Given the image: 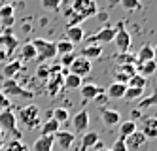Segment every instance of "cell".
I'll use <instances>...</instances> for the list:
<instances>
[{"label": "cell", "instance_id": "15", "mask_svg": "<svg viewBox=\"0 0 157 151\" xmlns=\"http://www.w3.org/2000/svg\"><path fill=\"white\" fill-rule=\"evenodd\" d=\"M82 91V98H83V102H87V100H95L98 95H102V87H97L95 83H82V87H80Z\"/></svg>", "mask_w": 157, "mask_h": 151}, {"label": "cell", "instance_id": "5", "mask_svg": "<svg viewBox=\"0 0 157 151\" xmlns=\"http://www.w3.org/2000/svg\"><path fill=\"white\" fill-rule=\"evenodd\" d=\"M114 43L119 53H127L131 49V34L129 30H125V23L119 21L116 27V36H114Z\"/></svg>", "mask_w": 157, "mask_h": 151}, {"label": "cell", "instance_id": "48", "mask_svg": "<svg viewBox=\"0 0 157 151\" xmlns=\"http://www.w3.org/2000/svg\"><path fill=\"white\" fill-rule=\"evenodd\" d=\"M153 61L157 62V45H155V47H153Z\"/></svg>", "mask_w": 157, "mask_h": 151}, {"label": "cell", "instance_id": "34", "mask_svg": "<svg viewBox=\"0 0 157 151\" xmlns=\"http://www.w3.org/2000/svg\"><path fill=\"white\" fill-rule=\"evenodd\" d=\"M142 95H144V89L127 87V89H125V95H123V98H127V100H136V98H142Z\"/></svg>", "mask_w": 157, "mask_h": 151}, {"label": "cell", "instance_id": "38", "mask_svg": "<svg viewBox=\"0 0 157 151\" xmlns=\"http://www.w3.org/2000/svg\"><path fill=\"white\" fill-rule=\"evenodd\" d=\"M6 151H30L25 144H21V140H12L6 145Z\"/></svg>", "mask_w": 157, "mask_h": 151}, {"label": "cell", "instance_id": "18", "mask_svg": "<svg viewBox=\"0 0 157 151\" xmlns=\"http://www.w3.org/2000/svg\"><path fill=\"white\" fill-rule=\"evenodd\" d=\"M82 77L80 76H76V74H70V72H66L63 76V87L66 91H74V89H80L82 87Z\"/></svg>", "mask_w": 157, "mask_h": 151}, {"label": "cell", "instance_id": "39", "mask_svg": "<svg viewBox=\"0 0 157 151\" xmlns=\"http://www.w3.org/2000/svg\"><path fill=\"white\" fill-rule=\"evenodd\" d=\"M76 55L74 53H66V55H61V61H59V66H64V68H70V64L74 62Z\"/></svg>", "mask_w": 157, "mask_h": 151}, {"label": "cell", "instance_id": "14", "mask_svg": "<svg viewBox=\"0 0 157 151\" xmlns=\"http://www.w3.org/2000/svg\"><path fill=\"white\" fill-rule=\"evenodd\" d=\"M100 121L108 126H114V125H119L121 123V115L117 110H108V108H102L100 110Z\"/></svg>", "mask_w": 157, "mask_h": 151}, {"label": "cell", "instance_id": "40", "mask_svg": "<svg viewBox=\"0 0 157 151\" xmlns=\"http://www.w3.org/2000/svg\"><path fill=\"white\" fill-rule=\"evenodd\" d=\"M36 76H38L40 79H48V77L51 76V70H49V68H48L46 64H42V66L38 68V70H36Z\"/></svg>", "mask_w": 157, "mask_h": 151}, {"label": "cell", "instance_id": "47", "mask_svg": "<svg viewBox=\"0 0 157 151\" xmlns=\"http://www.w3.org/2000/svg\"><path fill=\"white\" fill-rule=\"evenodd\" d=\"M4 145H6V144H4V138H2V136H0V151H2V149H4Z\"/></svg>", "mask_w": 157, "mask_h": 151}, {"label": "cell", "instance_id": "33", "mask_svg": "<svg viewBox=\"0 0 157 151\" xmlns=\"http://www.w3.org/2000/svg\"><path fill=\"white\" fill-rule=\"evenodd\" d=\"M51 117L57 123H64V121H68V110L66 108H55V110H51Z\"/></svg>", "mask_w": 157, "mask_h": 151}, {"label": "cell", "instance_id": "31", "mask_svg": "<svg viewBox=\"0 0 157 151\" xmlns=\"http://www.w3.org/2000/svg\"><path fill=\"white\" fill-rule=\"evenodd\" d=\"M116 61H117V64H134V66H136V57H134L131 51H127V53H117L116 55Z\"/></svg>", "mask_w": 157, "mask_h": 151}, {"label": "cell", "instance_id": "11", "mask_svg": "<svg viewBox=\"0 0 157 151\" xmlns=\"http://www.w3.org/2000/svg\"><path fill=\"white\" fill-rule=\"evenodd\" d=\"M142 134L146 136V140H157V115L153 117H146L142 119Z\"/></svg>", "mask_w": 157, "mask_h": 151}, {"label": "cell", "instance_id": "30", "mask_svg": "<svg viewBox=\"0 0 157 151\" xmlns=\"http://www.w3.org/2000/svg\"><path fill=\"white\" fill-rule=\"evenodd\" d=\"M55 49L57 55H66V53H74V43H70L68 40H61L55 43Z\"/></svg>", "mask_w": 157, "mask_h": 151}, {"label": "cell", "instance_id": "19", "mask_svg": "<svg viewBox=\"0 0 157 151\" xmlns=\"http://www.w3.org/2000/svg\"><path fill=\"white\" fill-rule=\"evenodd\" d=\"M36 59V49H34V45H32L30 42H27V43H23L19 47V61H27V62H30V61H34Z\"/></svg>", "mask_w": 157, "mask_h": 151}, {"label": "cell", "instance_id": "3", "mask_svg": "<svg viewBox=\"0 0 157 151\" xmlns=\"http://www.w3.org/2000/svg\"><path fill=\"white\" fill-rule=\"evenodd\" d=\"M36 49V59L40 61H51L57 57V49H55V42H49L46 38H34L30 42Z\"/></svg>", "mask_w": 157, "mask_h": 151}, {"label": "cell", "instance_id": "8", "mask_svg": "<svg viewBox=\"0 0 157 151\" xmlns=\"http://www.w3.org/2000/svg\"><path fill=\"white\" fill-rule=\"evenodd\" d=\"M146 144H148V140H146V136L136 129L131 136L125 138V145H127V151H142L146 147Z\"/></svg>", "mask_w": 157, "mask_h": 151}, {"label": "cell", "instance_id": "29", "mask_svg": "<svg viewBox=\"0 0 157 151\" xmlns=\"http://www.w3.org/2000/svg\"><path fill=\"white\" fill-rule=\"evenodd\" d=\"M146 83H148V77H144L140 74H134L132 77H129L127 81V87H136V89H144Z\"/></svg>", "mask_w": 157, "mask_h": 151}, {"label": "cell", "instance_id": "16", "mask_svg": "<svg viewBox=\"0 0 157 151\" xmlns=\"http://www.w3.org/2000/svg\"><path fill=\"white\" fill-rule=\"evenodd\" d=\"M100 55H102V45L100 43H87V45H83L80 57H85L87 61H97Z\"/></svg>", "mask_w": 157, "mask_h": 151}, {"label": "cell", "instance_id": "21", "mask_svg": "<svg viewBox=\"0 0 157 151\" xmlns=\"http://www.w3.org/2000/svg\"><path fill=\"white\" fill-rule=\"evenodd\" d=\"M83 38H85V34L82 27H66V40L70 43H80L83 42Z\"/></svg>", "mask_w": 157, "mask_h": 151}, {"label": "cell", "instance_id": "22", "mask_svg": "<svg viewBox=\"0 0 157 151\" xmlns=\"http://www.w3.org/2000/svg\"><path fill=\"white\" fill-rule=\"evenodd\" d=\"M134 57H136V66H138V64H142V62L153 61V47H151L150 43H146V45H142L140 51L134 55Z\"/></svg>", "mask_w": 157, "mask_h": 151}, {"label": "cell", "instance_id": "20", "mask_svg": "<svg viewBox=\"0 0 157 151\" xmlns=\"http://www.w3.org/2000/svg\"><path fill=\"white\" fill-rule=\"evenodd\" d=\"M23 68V64H21V61L17 59V61H10L4 68H2V74H4V79H15V76H17V72Z\"/></svg>", "mask_w": 157, "mask_h": 151}, {"label": "cell", "instance_id": "27", "mask_svg": "<svg viewBox=\"0 0 157 151\" xmlns=\"http://www.w3.org/2000/svg\"><path fill=\"white\" fill-rule=\"evenodd\" d=\"M97 142H98V134H97V132H85L83 140H82V151L93 149Z\"/></svg>", "mask_w": 157, "mask_h": 151}, {"label": "cell", "instance_id": "28", "mask_svg": "<svg viewBox=\"0 0 157 151\" xmlns=\"http://www.w3.org/2000/svg\"><path fill=\"white\" fill-rule=\"evenodd\" d=\"M136 70H140V76H151L155 70H157V62L155 61H148V62H142L136 66Z\"/></svg>", "mask_w": 157, "mask_h": 151}, {"label": "cell", "instance_id": "44", "mask_svg": "<svg viewBox=\"0 0 157 151\" xmlns=\"http://www.w3.org/2000/svg\"><path fill=\"white\" fill-rule=\"evenodd\" d=\"M114 81H116V83H123V85H127L129 77H127L125 74H121V72H116V74H114Z\"/></svg>", "mask_w": 157, "mask_h": 151}, {"label": "cell", "instance_id": "37", "mask_svg": "<svg viewBox=\"0 0 157 151\" xmlns=\"http://www.w3.org/2000/svg\"><path fill=\"white\" fill-rule=\"evenodd\" d=\"M40 4L44 9H49V11H57L61 8V0H40Z\"/></svg>", "mask_w": 157, "mask_h": 151}, {"label": "cell", "instance_id": "6", "mask_svg": "<svg viewBox=\"0 0 157 151\" xmlns=\"http://www.w3.org/2000/svg\"><path fill=\"white\" fill-rule=\"evenodd\" d=\"M72 9L76 11L78 15H82L83 19L98 15V8H97L95 0H74V2H72Z\"/></svg>", "mask_w": 157, "mask_h": 151}, {"label": "cell", "instance_id": "4", "mask_svg": "<svg viewBox=\"0 0 157 151\" xmlns=\"http://www.w3.org/2000/svg\"><path fill=\"white\" fill-rule=\"evenodd\" d=\"M4 92L6 96H21V98H32L34 96V92L32 91H27V89H23L19 83H17V79H4L2 81V89H0Z\"/></svg>", "mask_w": 157, "mask_h": 151}, {"label": "cell", "instance_id": "26", "mask_svg": "<svg viewBox=\"0 0 157 151\" xmlns=\"http://www.w3.org/2000/svg\"><path fill=\"white\" fill-rule=\"evenodd\" d=\"M150 108H157V87L153 89V95H151V96L142 98V100L138 102V106H136V110H140V111L150 110Z\"/></svg>", "mask_w": 157, "mask_h": 151}, {"label": "cell", "instance_id": "42", "mask_svg": "<svg viewBox=\"0 0 157 151\" xmlns=\"http://www.w3.org/2000/svg\"><path fill=\"white\" fill-rule=\"evenodd\" d=\"M12 15H13V6H2L0 8V19L12 17Z\"/></svg>", "mask_w": 157, "mask_h": 151}, {"label": "cell", "instance_id": "43", "mask_svg": "<svg viewBox=\"0 0 157 151\" xmlns=\"http://www.w3.org/2000/svg\"><path fill=\"white\" fill-rule=\"evenodd\" d=\"M12 106V102H10V98L4 95L2 91H0V110H6V108H10Z\"/></svg>", "mask_w": 157, "mask_h": 151}, {"label": "cell", "instance_id": "51", "mask_svg": "<svg viewBox=\"0 0 157 151\" xmlns=\"http://www.w3.org/2000/svg\"><path fill=\"white\" fill-rule=\"evenodd\" d=\"M0 136H2V130H0Z\"/></svg>", "mask_w": 157, "mask_h": 151}, {"label": "cell", "instance_id": "17", "mask_svg": "<svg viewBox=\"0 0 157 151\" xmlns=\"http://www.w3.org/2000/svg\"><path fill=\"white\" fill-rule=\"evenodd\" d=\"M55 138L53 136H40L32 144V151H53Z\"/></svg>", "mask_w": 157, "mask_h": 151}, {"label": "cell", "instance_id": "49", "mask_svg": "<svg viewBox=\"0 0 157 151\" xmlns=\"http://www.w3.org/2000/svg\"><path fill=\"white\" fill-rule=\"evenodd\" d=\"M97 151H110V149H106V147H100V149H97Z\"/></svg>", "mask_w": 157, "mask_h": 151}, {"label": "cell", "instance_id": "13", "mask_svg": "<svg viewBox=\"0 0 157 151\" xmlns=\"http://www.w3.org/2000/svg\"><path fill=\"white\" fill-rule=\"evenodd\" d=\"M53 138H55V142H57V145L61 149H64V151L70 149L72 144H74V134L70 130H57L53 134Z\"/></svg>", "mask_w": 157, "mask_h": 151}, {"label": "cell", "instance_id": "23", "mask_svg": "<svg viewBox=\"0 0 157 151\" xmlns=\"http://www.w3.org/2000/svg\"><path fill=\"white\" fill-rule=\"evenodd\" d=\"M125 89L127 85H123V83H112L108 89H106V96L112 98V100H117V98H123V95H125Z\"/></svg>", "mask_w": 157, "mask_h": 151}, {"label": "cell", "instance_id": "2", "mask_svg": "<svg viewBox=\"0 0 157 151\" xmlns=\"http://www.w3.org/2000/svg\"><path fill=\"white\" fill-rule=\"evenodd\" d=\"M15 117H17L21 123H23L27 129H36V126L40 125V121H42V117H40V110H38L36 104H29V106H23V108L17 111Z\"/></svg>", "mask_w": 157, "mask_h": 151}, {"label": "cell", "instance_id": "46", "mask_svg": "<svg viewBox=\"0 0 157 151\" xmlns=\"http://www.w3.org/2000/svg\"><path fill=\"white\" fill-rule=\"evenodd\" d=\"M8 53H6V49H0V62H2V61H8Z\"/></svg>", "mask_w": 157, "mask_h": 151}, {"label": "cell", "instance_id": "36", "mask_svg": "<svg viewBox=\"0 0 157 151\" xmlns=\"http://www.w3.org/2000/svg\"><path fill=\"white\" fill-rule=\"evenodd\" d=\"M116 72L125 74L127 77H132L134 74H138V70H136V66H134V64H117V70Z\"/></svg>", "mask_w": 157, "mask_h": 151}, {"label": "cell", "instance_id": "24", "mask_svg": "<svg viewBox=\"0 0 157 151\" xmlns=\"http://www.w3.org/2000/svg\"><path fill=\"white\" fill-rule=\"evenodd\" d=\"M57 130H61V123H57L53 117H49L46 123L42 125V136H53Z\"/></svg>", "mask_w": 157, "mask_h": 151}, {"label": "cell", "instance_id": "1", "mask_svg": "<svg viewBox=\"0 0 157 151\" xmlns=\"http://www.w3.org/2000/svg\"><path fill=\"white\" fill-rule=\"evenodd\" d=\"M0 130L13 136V140H21V130L17 129V117L12 108L0 111Z\"/></svg>", "mask_w": 157, "mask_h": 151}, {"label": "cell", "instance_id": "7", "mask_svg": "<svg viewBox=\"0 0 157 151\" xmlns=\"http://www.w3.org/2000/svg\"><path fill=\"white\" fill-rule=\"evenodd\" d=\"M114 36H116V27H104V28H100L98 32L87 36V43H100V45H104V43L114 42Z\"/></svg>", "mask_w": 157, "mask_h": 151}, {"label": "cell", "instance_id": "10", "mask_svg": "<svg viewBox=\"0 0 157 151\" xmlns=\"http://www.w3.org/2000/svg\"><path fill=\"white\" fill-rule=\"evenodd\" d=\"M87 126H89V111L87 110L78 111L74 115V119H72V129H74V132L85 134L87 132Z\"/></svg>", "mask_w": 157, "mask_h": 151}, {"label": "cell", "instance_id": "35", "mask_svg": "<svg viewBox=\"0 0 157 151\" xmlns=\"http://www.w3.org/2000/svg\"><path fill=\"white\" fill-rule=\"evenodd\" d=\"M121 6L125 8L127 11H140L142 9V2L140 0H119Z\"/></svg>", "mask_w": 157, "mask_h": 151}, {"label": "cell", "instance_id": "41", "mask_svg": "<svg viewBox=\"0 0 157 151\" xmlns=\"http://www.w3.org/2000/svg\"><path fill=\"white\" fill-rule=\"evenodd\" d=\"M110 151H127V145H125V140L123 138H117V140L114 142V145H112Z\"/></svg>", "mask_w": 157, "mask_h": 151}, {"label": "cell", "instance_id": "50", "mask_svg": "<svg viewBox=\"0 0 157 151\" xmlns=\"http://www.w3.org/2000/svg\"><path fill=\"white\" fill-rule=\"evenodd\" d=\"M4 2H6V0H0V4H4Z\"/></svg>", "mask_w": 157, "mask_h": 151}, {"label": "cell", "instance_id": "25", "mask_svg": "<svg viewBox=\"0 0 157 151\" xmlns=\"http://www.w3.org/2000/svg\"><path fill=\"white\" fill-rule=\"evenodd\" d=\"M134 130H136V123H134L132 119L121 121V123H119V138H123V140H125L127 136H131Z\"/></svg>", "mask_w": 157, "mask_h": 151}, {"label": "cell", "instance_id": "12", "mask_svg": "<svg viewBox=\"0 0 157 151\" xmlns=\"http://www.w3.org/2000/svg\"><path fill=\"white\" fill-rule=\"evenodd\" d=\"M19 45V40L12 34V28H6L4 34L0 36V47H6V53L12 55V51Z\"/></svg>", "mask_w": 157, "mask_h": 151}, {"label": "cell", "instance_id": "9", "mask_svg": "<svg viewBox=\"0 0 157 151\" xmlns=\"http://www.w3.org/2000/svg\"><path fill=\"white\" fill-rule=\"evenodd\" d=\"M68 72L80 76V77L89 76V72H91V61H87L85 57H76L74 62H72L70 68H68Z\"/></svg>", "mask_w": 157, "mask_h": 151}, {"label": "cell", "instance_id": "45", "mask_svg": "<svg viewBox=\"0 0 157 151\" xmlns=\"http://www.w3.org/2000/svg\"><path fill=\"white\" fill-rule=\"evenodd\" d=\"M0 23H2L6 28H12L13 23H15V17H13V15H12V17H4V19H0Z\"/></svg>", "mask_w": 157, "mask_h": 151}, {"label": "cell", "instance_id": "32", "mask_svg": "<svg viewBox=\"0 0 157 151\" xmlns=\"http://www.w3.org/2000/svg\"><path fill=\"white\" fill-rule=\"evenodd\" d=\"M82 21H85V19H83L82 15H78L74 9H68V11H66V23H68L66 27H80Z\"/></svg>", "mask_w": 157, "mask_h": 151}]
</instances>
